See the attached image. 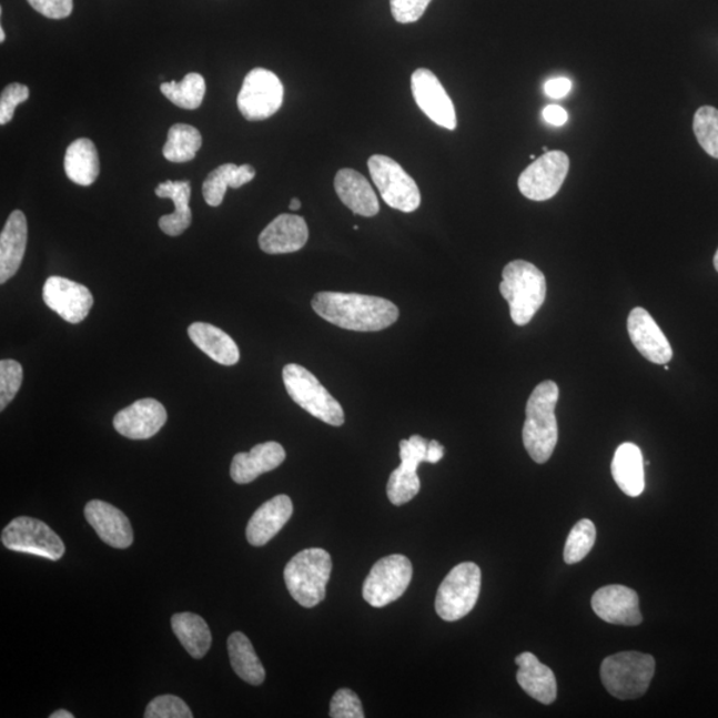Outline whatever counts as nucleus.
<instances>
[{
    "instance_id": "1",
    "label": "nucleus",
    "mask_w": 718,
    "mask_h": 718,
    "mask_svg": "<svg viewBox=\"0 0 718 718\" xmlns=\"http://www.w3.org/2000/svg\"><path fill=\"white\" fill-rule=\"evenodd\" d=\"M312 307L321 318L354 332L384 331L400 317L392 301L357 293L321 292L314 295Z\"/></svg>"
},
{
    "instance_id": "2",
    "label": "nucleus",
    "mask_w": 718,
    "mask_h": 718,
    "mask_svg": "<svg viewBox=\"0 0 718 718\" xmlns=\"http://www.w3.org/2000/svg\"><path fill=\"white\" fill-rule=\"evenodd\" d=\"M558 401L559 386L554 381H545L535 387L527 402L523 445L539 465L552 458L558 445L559 431L555 417Z\"/></svg>"
},
{
    "instance_id": "3",
    "label": "nucleus",
    "mask_w": 718,
    "mask_h": 718,
    "mask_svg": "<svg viewBox=\"0 0 718 718\" xmlns=\"http://www.w3.org/2000/svg\"><path fill=\"white\" fill-rule=\"evenodd\" d=\"M499 291L508 302L514 324L525 326L545 304L546 277L534 264L515 260L503 270Z\"/></svg>"
},
{
    "instance_id": "4",
    "label": "nucleus",
    "mask_w": 718,
    "mask_h": 718,
    "mask_svg": "<svg viewBox=\"0 0 718 718\" xmlns=\"http://www.w3.org/2000/svg\"><path fill=\"white\" fill-rule=\"evenodd\" d=\"M333 569L332 556L322 548H307L287 563L284 579L300 606L313 608L324 601Z\"/></svg>"
},
{
    "instance_id": "5",
    "label": "nucleus",
    "mask_w": 718,
    "mask_h": 718,
    "mask_svg": "<svg viewBox=\"0 0 718 718\" xmlns=\"http://www.w3.org/2000/svg\"><path fill=\"white\" fill-rule=\"evenodd\" d=\"M655 657L635 653H620L603 661V686L619 700H635L646 695L655 676Z\"/></svg>"
},
{
    "instance_id": "6",
    "label": "nucleus",
    "mask_w": 718,
    "mask_h": 718,
    "mask_svg": "<svg viewBox=\"0 0 718 718\" xmlns=\"http://www.w3.org/2000/svg\"><path fill=\"white\" fill-rule=\"evenodd\" d=\"M283 378L289 397L305 412L331 426L345 424V413L340 402L307 368L289 364L284 367Z\"/></svg>"
},
{
    "instance_id": "7",
    "label": "nucleus",
    "mask_w": 718,
    "mask_h": 718,
    "mask_svg": "<svg viewBox=\"0 0 718 718\" xmlns=\"http://www.w3.org/2000/svg\"><path fill=\"white\" fill-rule=\"evenodd\" d=\"M482 573L475 563L454 567L436 593L435 610L446 621L461 620L475 607L481 594Z\"/></svg>"
},
{
    "instance_id": "8",
    "label": "nucleus",
    "mask_w": 718,
    "mask_h": 718,
    "mask_svg": "<svg viewBox=\"0 0 718 718\" xmlns=\"http://www.w3.org/2000/svg\"><path fill=\"white\" fill-rule=\"evenodd\" d=\"M367 165L381 198L388 206L405 213L418 210L421 205L419 188L397 161L384 156V154H373L368 159Z\"/></svg>"
},
{
    "instance_id": "9",
    "label": "nucleus",
    "mask_w": 718,
    "mask_h": 718,
    "mask_svg": "<svg viewBox=\"0 0 718 718\" xmlns=\"http://www.w3.org/2000/svg\"><path fill=\"white\" fill-rule=\"evenodd\" d=\"M412 579L413 566L407 556H386L373 566L362 588V595L372 607H386L406 593Z\"/></svg>"
},
{
    "instance_id": "10",
    "label": "nucleus",
    "mask_w": 718,
    "mask_h": 718,
    "mask_svg": "<svg viewBox=\"0 0 718 718\" xmlns=\"http://www.w3.org/2000/svg\"><path fill=\"white\" fill-rule=\"evenodd\" d=\"M283 103L284 85L276 73L265 69L247 73L237 97L241 115L250 122H261L279 112Z\"/></svg>"
},
{
    "instance_id": "11",
    "label": "nucleus",
    "mask_w": 718,
    "mask_h": 718,
    "mask_svg": "<svg viewBox=\"0 0 718 718\" xmlns=\"http://www.w3.org/2000/svg\"><path fill=\"white\" fill-rule=\"evenodd\" d=\"M2 543L11 552L42 556L58 562L65 553L64 543L44 522L19 516L3 529Z\"/></svg>"
},
{
    "instance_id": "12",
    "label": "nucleus",
    "mask_w": 718,
    "mask_h": 718,
    "mask_svg": "<svg viewBox=\"0 0 718 718\" xmlns=\"http://www.w3.org/2000/svg\"><path fill=\"white\" fill-rule=\"evenodd\" d=\"M569 171L565 152H546L522 172L518 181L523 196L534 201L553 199L560 191Z\"/></svg>"
},
{
    "instance_id": "13",
    "label": "nucleus",
    "mask_w": 718,
    "mask_h": 718,
    "mask_svg": "<svg viewBox=\"0 0 718 718\" xmlns=\"http://www.w3.org/2000/svg\"><path fill=\"white\" fill-rule=\"evenodd\" d=\"M43 300L59 317L73 325L89 317L93 306V295L89 287L59 276L45 281Z\"/></svg>"
},
{
    "instance_id": "14",
    "label": "nucleus",
    "mask_w": 718,
    "mask_h": 718,
    "mask_svg": "<svg viewBox=\"0 0 718 718\" xmlns=\"http://www.w3.org/2000/svg\"><path fill=\"white\" fill-rule=\"evenodd\" d=\"M415 103L436 125L448 131L456 130V112L453 100L431 70L418 69L412 77Z\"/></svg>"
},
{
    "instance_id": "15",
    "label": "nucleus",
    "mask_w": 718,
    "mask_h": 718,
    "mask_svg": "<svg viewBox=\"0 0 718 718\" xmlns=\"http://www.w3.org/2000/svg\"><path fill=\"white\" fill-rule=\"evenodd\" d=\"M401 466L395 468L387 482L388 500L394 506L406 505L418 495L421 479L417 473L426 462V449L419 443L404 439L400 443Z\"/></svg>"
},
{
    "instance_id": "16",
    "label": "nucleus",
    "mask_w": 718,
    "mask_h": 718,
    "mask_svg": "<svg viewBox=\"0 0 718 718\" xmlns=\"http://www.w3.org/2000/svg\"><path fill=\"white\" fill-rule=\"evenodd\" d=\"M593 609L601 620L616 626L635 627L643 621L639 595L619 584L597 589L593 596Z\"/></svg>"
},
{
    "instance_id": "17",
    "label": "nucleus",
    "mask_w": 718,
    "mask_h": 718,
    "mask_svg": "<svg viewBox=\"0 0 718 718\" xmlns=\"http://www.w3.org/2000/svg\"><path fill=\"white\" fill-rule=\"evenodd\" d=\"M166 419L165 407L159 401L144 398L119 412L113 418V427L125 438L150 439L163 428Z\"/></svg>"
},
{
    "instance_id": "18",
    "label": "nucleus",
    "mask_w": 718,
    "mask_h": 718,
    "mask_svg": "<svg viewBox=\"0 0 718 718\" xmlns=\"http://www.w3.org/2000/svg\"><path fill=\"white\" fill-rule=\"evenodd\" d=\"M627 325L630 341L644 358L657 365H667L673 360V347L666 334L646 309L635 307Z\"/></svg>"
},
{
    "instance_id": "19",
    "label": "nucleus",
    "mask_w": 718,
    "mask_h": 718,
    "mask_svg": "<svg viewBox=\"0 0 718 718\" xmlns=\"http://www.w3.org/2000/svg\"><path fill=\"white\" fill-rule=\"evenodd\" d=\"M87 522L105 545L124 549L132 546L133 529L123 512L103 500H91L84 508Z\"/></svg>"
},
{
    "instance_id": "20",
    "label": "nucleus",
    "mask_w": 718,
    "mask_h": 718,
    "mask_svg": "<svg viewBox=\"0 0 718 718\" xmlns=\"http://www.w3.org/2000/svg\"><path fill=\"white\" fill-rule=\"evenodd\" d=\"M309 230L305 219L295 214H280L261 232L259 245L267 254L299 252L307 243Z\"/></svg>"
},
{
    "instance_id": "21",
    "label": "nucleus",
    "mask_w": 718,
    "mask_h": 718,
    "mask_svg": "<svg viewBox=\"0 0 718 718\" xmlns=\"http://www.w3.org/2000/svg\"><path fill=\"white\" fill-rule=\"evenodd\" d=\"M293 515V503L287 495H277L253 514L246 526V539L254 547H263L284 528Z\"/></svg>"
},
{
    "instance_id": "22",
    "label": "nucleus",
    "mask_w": 718,
    "mask_h": 718,
    "mask_svg": "<svg viewBox=\"0 0 718 718\" xmlns=\"http://www.w3.org/2000/svg\"><path fill=\"white\" fill-rule=\"evenodd\" d=\"M285 458V448L280 443H260L250 453L234 455L231 466L232 479L239 485H246L256 481L260 475L273 472L283 465Z\"/></svg>"
},
{
    "instance_id": "23",
    "label": "nucleus",
    "mask_w": 718,
    "mask_h": 718,
    "mask_svg": "<svg viewBox=\"0 0 718 718\" xmlns=\"http://www.w3.org/2000/svg\"><path fill=\"white\" fill-rule=\"evenodd\" d=\"M29 226L22 211H13L0 234V284L16 276L23 263Z\"/></svg>"
},
{
    "instance_id": "24",
    "label": "nucleus",
    "mask_w": 718,
    "mask_h": 718,
    "mask_svg": "<svg viewBox=\"0 0 718 718\" xmlns=\"http://www.w3.org/2000/svg\"><path fill=\"white\" fill-rule=\"evenodd\" d=\"M335 192L342 203L354 214L364 218H374L380 213V201L373 186L365 176L351 168L338 171L334 179Z\"/></svg>"
},
{
    "instance_id": "25",
    "label": "nucleus",
    "mask_w": 718,
    "mask_h": 718,
    "mask_svg": "<svg viewBox=\"0 0 718 718\" xmlns=\"http://www.w3.org/2000/svg\"><path fill=\"white\" fill-rule=\"evenodd\" d=\"M516 666L519 667L516 680L523 690L534 700L549 706L558 696V684L552 668L540 663L538 657L532 653H525L516 657Z\"/></svg>"
},
{
    "instance_id": "26",
    "label": "nucleus",
    "mask_w": 718,
    "mask_h": 718,
    "mask_svg": "<svg viewBox=\"0 0 718 718\" xmlns=\"http://www.w3.org/2000/svg\"><path fill=\"white\" fill-rule=\"evenodd\" d=\"M644 458L639 446L635 443H623L617 447L613 461V476L616 485L630 498H637L646 488Z\"/></svg>"
},
{
    "instance_id": "27",
    "label": "nucleus",
    "mask_w": 718,
    "mask_h": 718,
    "mask_svg": "<svg viewBox=\"0 0 718 718\" xmlns=\"http://www.w3.org/2000/svg\"><path fill=\"white\" fill-rule=\"evenodd\" d=\"M156 196L170 199L174 204V212L160 218L159 226L168 236L176 237L183 234L192 224V211L190 208L191 183L190 181H171L158 185Z\"/></svg>"
},
{
    "instance_id": "28",
    "label": "nucleus",
    "mask_w": 718,
    "mask_h": 718,
    "mask_svg": "<svg viewBox=\"0 0 718 718\" xmlns=\"http://www.w3.org/2000/svg\"><path fill=\"white\" fill-rule=\"evenodd\" d=\"M188 335L201 352L220 365L233 366L240 361V348L230 334L205 322H194Z\"/></svg>"
},
{
    "instance_id": "29",
    "label": "nucleus",
    "mask_w": 718,
    "mask_h": 718,
    "mask_svg": "<svg viewBox=\"0 0 718 718\" xmlns=\"http://www.w3.org/2000/svg\"><path fill=\"white\" fill-rule=\"evenodd\" d=\"M67 178L80 186L95 183L100 173L99 153L90 139H78L67 148L64 158Z\"/></svg>"
},
{
    "instance_id": "30",
    "label": "nucleus",
    "mask_w": 718,
    "mask_h": 718,
    "mask_svg": "<svg viewBox=\"0 0 718 718\" xmlns=\"http://www.w3.org/2000/svg\"><path fill=\"white\" fill-rule=\"evenodd\" d=\"M256 176V170L250 164H224L208 174L203 184L204 200L208 205L220 206L223 204L227 188H239L251 183Z\"/></svg>"
},
{
    "instance_id": "31",
    "label": "nucleus",
    "mask_w": 718,
    "mask_h": 718,
    "mask_svg": "<svg viewBox=\"0 0 718 718\" xmlns=\"http://www.w3.org/2000/svg\"><path fill=\"white\" fill-rule=\"evenodd\" d=\"M173 634L194 659H203L212 646L210 627L199 615L176 614L172 617Z\"/></svg>"
},
{
    "instance_id": "32",
    "label": "nucleus",
    "mask_w": 718,
    "mask_h": 718,
    "mask_svg": "<svg viewBox=\"0 0 718 718\" xmlns=\"http://www.w3.org/2000/svg\"><path fill=\"white\" fill-rule=\"evenodd\" d=\"M227 654L234 673L252 686L265 681V669L261 664L252 643L243 633H233L227 639Z\"/></svg>"
},
{
    "instance_id": "33",
    "label": "nucleus",
    "mask_w": 718,
    "mask_h": 718,
    "mask_svg": "<svg viewBox=\"0 0 718 718\" xmlns=\"http://www.w3.org/2000/svg\"><path fill=\"white\" fill-rule=\"evenodd\" d=\"M201 145L203 136L198 129L190 124H174L168 132L163 154L171 163H188L196 158Z\"/></svg>"
},
{
    "instance_id": "34",
    "label": "nucleus",
    "mask_w": 718,
    "mask_h": 718,
    "mask_svg": "<svg viewBox=\"0 0 718 718\" xmlns=\"http://www.w3.org/2000/svg\"><path fill=\"white\" fill-rule=\"evenodd\" d=\"M160 90L174 105L183 110L193 111L198 110L201 103H203L206 84L200 73L191 72L180 83L170 82L161 84Z\"/></svg>"
},
{
    "instance_id": "35",
    "label": "nucleus",
    "mask_w": 718,
    "mask_h": 718,
    "mask_svg": "<svg viewBox=\"0 0 718 718\" xmlns=\"http://www.w3.org/2000/svg\"><path fill=\"white\" fill-rule=\"evenodd\" d=\"M596 542V527L589 519L576 523L569 533L565 547V562L576 565L582 562L594 548Z\"/></svg>"
},
{
    "instance_id": "36",
    "label": "nucleus",
    "mask_w": 718,
    "mask_h": 718,
    "mask_svg": "<svg viewBox=\"0 0 718 718\" xmlns=\"http://www.w3.org/2000/svg\"><path fill=\"white\" fill-rule=\"evenodd\" d=\"M694 131L697 142L709 156L718 159V110L714 107H701L694 119Z\"/></svg>"
},
{
    "instance_id": "37",
    "label": "nucleus",
    "mask_w": 718,
    "mask_h": 718,
    "mask_svg": "<svg viewBox=\"0 0 718 718\" xmlns=\"http://www.w3.org/2000/svg\"><path fill=\"white\" fill-rule=\"evenodd\" d=\"M23 384V367L13 360L0 361V411H4L17 397Z\"/></svg>"
},
{
    "instance_id": "38",
    "label": "nucleus",
    "mask_w": 718,
    "mask_h": 718,
    "mask_svg": "<svg viewBox=\"0 0 718 718\" xmlns=\"http://www.w3.org/2000/svg\"><path fill=\"white\" fill-rule=\"evenodd\" d=\"M145 718H192V710L184 700L173 695H163L153 699L145 709Z\"/></svg>"
},
{
    "instance_id": "39",
    "label": "nucleus",
    "mask_w": 718,
    "mask_h": 718,
    "mask_svg": "<svg viewBox=\"0 0 718 718\" xmlns=\"http://www.w3.org/2000/svg\"><path fill=\"white\" fill-rule=\"evenodd\" d=\"M331 717L333 718H364L358 696L352 689H340L334 694L331 701Z\"/></svg>"
},
{
    "instance_id": "40",
    "label": "nucleus",
    "mask_w": 718,
    "mask_h": 718,
    "mask_svg": "<svg viewBox=\"0 0 718 718\" xmlns=\"http://www.w3.org/2000/svg\"><path fill=\"white\" fill-rule=\"evenodd\" d=\"M30 98L29 87L20 83L7 85L0 97V124H9L16 113L17 107Z\"/></svg>"
},
{
    "instance_id": "41",
    "label": "nucleus",
    "mask_w": 718,
    "mask_h": 718,
    "mask_svg": "<svg viewBox=\"0 0 718 718\" xmlns=\"http://www.w3.org/2000/svg\"><path fill=\"white\" fill-rule=\"evenodd\" d=\"M433 0H391L392 13L401 24L418 22Z\"/></svg>"
},
{
    "instance_id": "42",
    "label": "nucleus",
    "mask_w": 718,
    "mask_h": 718,
    "mask_svg": "<svg viewBox=\"0 0 718 718\" xmlns=\"http://www.w3.org/2000/svg\"><path fill=\"white\" fill-rule=\"evenodd\" d=\"M32 9L50 19L69 18L73 10V0H27Z\"/></svg>"
},
{
    "instance_id": "43",
    "label": "nucleus",
    "mask_w": 718,
    "mask_h": 718,
    "mask_svg": "<svg viewBox=\"0 0 718 718\" xmlns=\"http://www.w3.org/2000/svg\"><path fill=\"white\" fill-rule=\"evenodd\" d=\"M572 89L573 82L567 78L549 79L545 84L546 95L552 99H563L568 95Z\"/></svg>"
},
{
    "instance_id": "44",
    "label": "nucleus",
    "mask_w": 718,
    "mask_h": 718,
    "mask_svg": "<svg viewBox=\"0 0 718 718\" xmlns=\"http://www.w3.org/2000/svg\"><path fill=\"white\" fill-rule=\"evenodd\" d=\"M543 119H545L548 124L560 127L567 123L568 113L560 105H547L546 109L543 110Z\"/></svg>"
},
{
    "instance_id": "45",
    "label": "nucleus",
    "mask_w": 718,
    "mask_h": 718,
    "mask_svg": "<svg viewBox=\"0 0 718 718\" xmlns=\"http://www.w3.org/2000/svg\"><path fill=\"white\" fill-rule=\"evenodd\" d=\"M443 455H445V447H443L438 441L428 442L426 456L427 463L435 465V463H438L443 458Z\"/></svg>"
},
{
    "instance_id": "46",
    "label": "nucleus",
    "mask_w": 718,
    "mask_h": 718,
    "mask_svg": "<svg viewBox=\"0 0 718 718\" xmlns=\"http://www.w3.org/2000/svg\"><path fill=\"white\" fill-rule=\"evenodd\" d=\"M73 717L75 716L69 712V710H63V709L57 710L55 714H52L50 716V718H73Z\"/></svg>"
},
{
    "instance_id": "47",
    "label": "nucleus",
    "mask_w": 718,
    "mask_h": 718,
    "mask_svg": "<svg viewBox=\"0 0 718 718\" xmlns=\"http://www.w3.org/2000/svg\"><path fill=\"white\" fill-rule=\"evenodd\" d=\"M301 208V201L299 199H292L291 204H289V210L299 211Z\"/></svg>"
},
{
    "instance_id": "48",
    "label": "nucleus",
    "mask_w": 718,
    "mask_h": 718,
    "mask_svg": "<svg viewBox=\"0 0 718 718\" xmlns=\"http://www.w3.org/2000/svg\"><path fill=\"white\" fill-rule=\"evenodd\" d=\"M4 40H6V33L2 27V29H0V42L4 43Z\"/></svg>"
},
{
    "instance_id": "49",
    "label": "nucleus",
    "mask_w": 718,
    "mask_h": 718,
    "mask_svg": "<svg viewBox=\"0 0 718 718\" xmlns=\"http://www.w3.org/2000/svg\"><path fill=\"white\" fill-rule=\"evenodd\" d=\"M714 264H715V270L718 272V250L715 254Z\"/></svg>"
}]
</instances>
